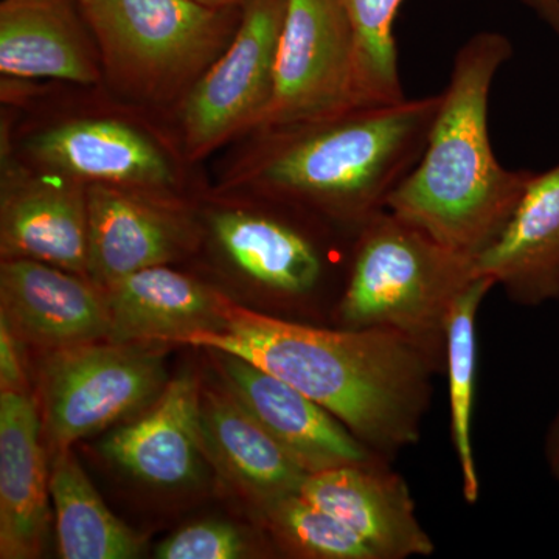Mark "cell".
<instances>
[{
  "label": "cell",
  "instance_id": "ac0fdd59",
  "mask_svg": "<svg viewBox=\"0 0 559 559\" xmlns=\"http://www.w3.org/2000/svg\"><path fill=\"white\" fill-rule=\"evenodd\" d=\"M87 277L102 289L170 263L186 245V230L175 216L127 187L87 183Z\"/></svg>",
  "mask_w": 559,
  "mask_h": 559
},
{
  "label": "cell",
  "instance_id": "cb8c5ba5",
  "mask_svg": "<svg viewBox=\"0 0 559 559\" xmlns=\"http://www.w3.org/2000/svg\"><path fill=\"white\" fill-rule=\"evenodd\" d=\"M356 36L359 105L404 100L395 21L404 0H342Z\"/></svg>",
  "mask_w": 559,
  "mask_h": 559
},
{
  "label": "cell",
  "instance_id": "9c48e42d",
  "mask_svg": "<svg viewBox=\"0 0 559 559\" xmlns=\"http://www.w3.org/2000/svg\"><path fill=\"white\" fill-rule=\"evenodd\" d=\"M223 385L308 474L389 460L362 443L336 415L249 360L210 349Z\"/></svg>",
  "mask_w": 559,
  "mask_h": 559
},
{
  "label": "cell",
  "instance_id": "277c9868",
  "mask_svg": "<svg viewBox=\"0 0 559 559\" xmlns=\"http://www.w3.org/2000/svg\"><path fill=\"white\" fill-rule=\"evenodd\" d=\"M474 263L381 210L355 231L337 305L341 329L393 331L447 358L448 320L477 278Z\"/></svg>",
  "mask_w": 559,
  "mask_h": 559
},
{
  "label": "cell",
  "instance_id": "4316f807",
  "mask_svg": "<svg viewBox=\"0 0 559 559\" xmlns=\"http://www.w3.org/2000/svg\"><path fill=\"white\" fill-rule=\"evenodd\" d=\"M20 341L9 320L0 314V392H28Z\"/></svg>",
  "mask_w": 559,
  "mask_h": 559
},
{
  "label": "cell",
  "instance_id": "4dcf8cb0",
  "mask_svg": "<svg viewBox=\"0 0 559 559\" xmlns=\"http://www.w3.org/2000/svg\"><path fill=\"white\" fill-rule=\"evenodd\" d=\"M80 2H81V5H84V3L90 2V0H80Z\"/></svg>",
  "mask_w": 559,
  "mask_h": 559
},
{
  "label": "cell",
  "instance_id": "6da1fadb",
  "mask_svg": "<svg viewBox=\"0 0 559 559\" xmlns=\"http://www.w3.org/2000/svg\"><path fill=\"white\" fill-rule=\"evenodd\" d=\"M223 329L186 344L231 353L288 382L392 460L421 439L432 378L447 358L400 333L330 330L249 310L226 296Z\"/></svg>",
  "mask_w": 559,
  "mask_h": 559
},
{
  "label": "cell",
  "instance_id": "ffe728a7",
  "mask_svg": "<svg viewBox=\"0 0 559 559\" xmlns=\"http://www.w3.org/2000/svg\"><path fill=\"white\" fill-rule=\"evenodd\" d=\"M76 3L80 0H2L3 75L97 83L100 70Z\"/></svg>",
  "mask_w": 559,
  "mask_h": 559
},
{
  "label": "cell",
  "instance_id": "3957f363",
  "mask_svg": "<svg viewBox=\"0 0 559 559\" xmlns=\"http://www.w3.org/2000/svg\"><path fill=\"white\" fill-rule=\"evenodd\" d=\"M441 92L272 130L257 180L271 197L358 229L418 164Z\"/></svg>",
  "mask_w": 559,
  "mask_h": 559
},
{
  "label": "cell",
  "instance_id": "f1b7e54d",
  "mask_svg": "<svg viewBox=\"0 0 559 559\" xmlns=\"http://www.w3.org/2000/svg\"><path fill=\"white\" fill-rule=\"evenodd\" d=\"M544 457L555 480L559 481V411L551 419L544 443Z\"/></svg>",
  "mask_w": 559,
  "mask_h": 559
},
{
  "label": "cell",
  "instance_id": "83f0119b",
  "mask_svg": "<svg viewBox=\"0 0 559 559\" xmlns=\"http://www.w3.org/2000/svg\"><path fill=\"white\" fill-rule=\"evenodd\" d=\"M559 38V0H520Z\"/></svg>",
  "mask_w": 559,
  "mask_h": 559
},
{
  "label": "cell",
  "instance_id": "5b68a950",
  "mask_svg": "<svg viewBox=\"0 0 559 559\" xmlns=\"http://www.w3.org/2000/svg\"><path fill=\"white\" fill-rule=\"evenodd\" d=\"M81 9L114 79L150 98L170 97L200 80L241 17V7L198 0H90Z\"/></svg>",
  "mask_w": 559,
  "mask_h": 559
},
{
  "label": "cell",
  "instance_id": "2e32d148",
  "mask_svg": "<svg viewBox=\"0 0 559 559\" xmlns=\"http://www.w3.org/2000/svg\"><path fill=\"white\" fill-rule=\"evenodd\" d=\"M50 474L40 419L28 392L0 393V557L31 559L43 551Z\"/></svg>",
  "mask_w": 559,
  "mask_h": 559
},
{
  "label": "cell",
  "instance_id": "7c38bea8",
  "mask_svg": "<svg viewBox=\"0 0 559 559\" xmlns=\"http://www.w3.org/2000/svg\"><path fill=\"white\" fill-rule=\"evenodd\" d=\"M87 186L58 175L21 178L3 187L0 250L87 275Z\"/></svg>",
  "mask_w": 559,
  "mask_h": 559
},
{
  "label": "cell",
  "instance_id": "603a6c76",
  "mask_svg": "<svg viewBox=\"0 0 559 559\" xmlns=\"http://www.w3.org/2000/svg\"><path fill=\"white\" fill-rule=\"evenodd\" d=\"M495 283L477 277L459 297L448 320L447 366L450 380L451 433L462 473L463 498L474 506L479 500L480 480L473 447V411L476 395V319L481 301Z\"/></svg>",
  "mask_w": 559,
  "mask_h": 559
},
{
  "label": "cell",
  "instance_id": "9a60e30c",
  "mask_svg": "<svg viewBox=\"0 0 559 559\" xmlns=\"http://www.w3.org/2000/svg\"><path fill=\"white\" fill-rule=\"evenodd\" d=\"M31 154L58 175L127 189L171 186L170 160L145 134L117 120H75L40 132Z\"/></svg>",
  "mask_w": 559,
  "mask_h": 559
},
{
  "label": "cell",
  "instance_id": "ba28073f",
  "mask_svg": "<svg viewBox=\"0 0 559 559\" xmlns=\"http://www.w3.org/2000/svg\"><path fill=\"white\" fill-rule=\"evenodd\" d=\"M288 0H245L227 49L191 87L182 127L191 151L218 145L242 127H260L272 92Z\"/></svg>",
  "mask_w": 559,
  "mask_h": 559
},
{
  "label": "cell",
  "instance_id": "d6986e66",
  "mask_svg": "<svg viewBox=\"0 0 559 559\" xmlns=\"http://www.w3.org/2000/svg\"><path fill=\"white\" fill-rule=\"evenodd\" d=\"M212 230L227 259L272 296L305 300L325 280V250L293 221L229 210L213 216Z\"/></svg>",
  "mask_w": 559,
  "mask_h": 559
},
{
  "label": "cell",
  "instance_id": "f546056e",
  "mask_svg": "<svg viewBox=\"0 0 559 559\" xmlns=\"http://www.w3.org/2000/svg\"><path fill=\"white\" fill-rule=\"evenodd\" d=\"M204 5L215 7V9H237L241 7L245 0H198Z\"/></svg>",
  "mask_w": 559,
  "mask_h": 559
},
{
  "label": "cell",
  "instance_id": "5bb4252c",
  "mask_svg": "<svg viewBox=\"0 0 559 559\" xmlns=\"http://www.w3.org/2000/svg\"><path fill=\"white\" fill-rule=\"evenodd\" d=\"M474 271L522 307L559 300V164L535 173L509 223L476 257Z\"/></svg>",
  "mask_w": 559,
  "mask_h": 559
},
{
  "label": "cell",
  "instance_id": "e0dca14e",
  "mask_svg": "<svg viewBox=\"0 0 559 559\" xmlns=\"http://www.w3.org/2000/svg\"><path fill=\"white\" fill-rule=\"evenodd\" d=\"M103 290L109 341L186 344L194 334L223 329L226 296L167 264L134 272Z\"/></svg>",
  "mask_w": 559,
  "mask_h": 559
},
{
  "label": "cell",
  "instance_id": "8992f818",
  "mask_svg": "<svg viewBox=\"0 0 559 559\" xmlns=\"http://www.w3.org/2000/svg\"><path fill=\"white\" fill-rule=\"evenodd\" d=\"M157 345L106 340L47 352L40 393L51 444L69 448L159 399L168 382Z\"/></svg>",
  "mask_w": 559,
  "mask_h": 559
},
{
  "label": "cell",
  "instance_id": "7402d4cb",
  "mask_svg": "<svg viewBox=\"0 0 559 559\" xmlns=\"http://www.w3.org/2000/svg\"><path fill=\"white\" fill-rule=\"evenodd\" d=\"M57 513L58 550L64 559L138 558L142 540L110 513L69 448L58 450L50 469Z\"/></svg>",
  "mask_w": 559,
  "mask_h": 559
},
{
  "label": "cell",
  "instance_id": "4fadbf2b",
  "mask_svg": "<svg viewBox=\"0 0 559 559\" xmlns=\"http://www.w3.org/2000/svg\"><path fill=\"white\" fill-rule=\"evenodd\" d=\"M102 452L154 487H179L197 479L205 452L200 382L189 373L168 382L148 412L103 440Z\"/></svg>",
  "mask_w": 559,
  "mask_h": 559
},
{
  "label": "cell",
  "instance_id": "8fae6325",
  "mask_svg": "<svg viewBox=\"0 0 559 559\" xmlns=\"http://www.w3.org/2000/svg\"><path fill=\"white\" fill-rule=\"evenodd\" d=\"M300 495L352 528L378 559L430 557L436 551L418 520L409 485L390 468V460L308 474Z\"/></svg>",
  "mask_w": 559,
  "mask_h": 559
},
{
  "label": "cell",
  "instance_id": "44dd1931",
  "mask_svg": "<svg viewBox=\"0 0 559 559\" xmlns=\"http://www.w3.org/2000/svg\"><path fill=\"white\" fill-rule=\"evenodd\" d=\"M201 428L205 452L260 510L300 491L307 471L226 388L201 389Z\"/></svg>",
  "mask_w": 559,
  "mask_h": 559
},
{
  "label": "cell",
  "instance_id": "30bf717a",
  "mask_svg": "<svg viewBox=\"0 0 559 559\" xmlns=\"http://www.w3.org/2000/svg\"><path fill=\"white\" fill-rule=\"evenodd\" d=\"M0 314L21 341L35 347H75L109 340L105 290L53 264L7 259L0 270Z\"/></svg>",
  "mask_w": 559,
  "mask_h": 559
},
{
  "label": "cell",
  "instance_id": "d4e9b609",
  "mask_svg": "<svg viewBox=\"0 0 559 559\" xmlns=\"http://www.w3.org/2000/svg\"><path fill=\"white\" fill-rule=\"evenodd\" d=\"M275 539L297 557L378 559L359 535L299 492L261 509Z\"/></svg>",
  "mask_w": 559,
  "mask_h": 559
},
{
  "label": "cell",
  "instance_id": "484cf974",
  "mask_svg": "<svg viewBox=\"0 0 559 559\" xmlns=\"http://www.w3.org/2000/svg\"><path fill=\"white\" fill-rule=\"evenodd\" d=\"M250 543L229 522L205 521L178 530L156 549L160 559H237L248 557Z\"/></svg>",
  "mask_w": 559,
  "mask_h": 559
},
{
  "label": "cell",
  "instance_id": "7a4b0ae2",
  "mask_svg": "<svg viewBox=\"0 0 559 559\" xmlns=\"http://www.w3.org/2000/svg\"><path fill=\"white\" fill-rule=\"evenodd\" d=\"M511 55L509 38L498 32L477 33L460 47L426 148L385 204L474 259L509 223L535 176L503 167L489 140V94Z\"/></svg>",
  "mask_w": 559,
  "mask_h": 559
},
{
  "label": "cell",
  "instance_id": "52a82bcc",
  "mask_svg": "<svg viewBox=\"0 0 559 559\" xmlns=\"http://www.w3.org/2000/svg\"><path fill=\"white\" fill-rule=\"evenodd\" d=\"M362 108L352 21L342 0H288L263 130H282Z\"/></svg>",
  "mask_w": 559,
  "mask_h": 559
}]
</instances>
